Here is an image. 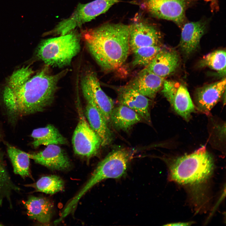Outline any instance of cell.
I'll use <instances>...</instances> for the list:
<instances>
[{"mask_svg":"<svg viewBox=\"0 0 226 226\" xmlns=\"http://www.w3.org/2000/svg\"><path fill=\"white\" fill-rule=\"evenodd\" d=\"M28 155L35 162L52 170H65L71 166L67 154L57 145H48L42 151Z\"/></svg>","mask_w":226,"mask_h":226,"instance_id":"8fae6325","label":"cell"},{"mask_svg":"<svg viewBox=\"0 0 226 226\" xmlns=\"http://www.w3.org/2000/svg\"><path fill=\"white\" fill-rule=\"evenodd\" d=\"M49 66L46 65L33 76L32 68L23 67L9 78L3 96L10 115L17 116L42 111L52 103L58 83L68 70L52 74Z\"/></svg>","mask_w":226,"mask_h":226,"instance_id":"6da1fadb","label":"cell"},{"mask_svg":"<svg viewBox=\"0 0 226 226\" xmlns=\"http://www.w3.org/2000/svg\"><path fill=\"white\" fill-rule=\"evenodd\" d=\"M1 138H2V134H1V132L0 131V140L1 139Z\"/></svg>","mask_w":226,"mask_h":226,"instance_id":"83f0119b","label":"cell"},{"mask_svg":"<svg viewBox=\"0 0 226 226\" xmlns=\"http://www.w3.org/2000/svg\"><path fill=\"white\" fill-rule=\"evenodd\" d=\"M143 120L135 111L121 104L113 108L110 116V121L118 129L126 131L134 124Z\"/></svg>","mask_w":226,"mask_h":226,"instance_id":"44dd1931","label":"cell"},{"mask_svg":"<svg viewBox=\"0 0 226 226\" xmlns=\"http://www.w3.org/2000/svg\"><path fill=\"white\" fill-rule=\"evenodd\" d=\"M7 148L14 173L23 177H31L28 153L9 144H7Z\"/></svg>","mask_w":226,"mask_h":226,"instance_id":"7402d4cb","label":"cell"},{"mask_svg":"<svg viewBox=\"0 0 226 226\" xmlns=\"http://www.w3.org/2000/svg\"><path fill=\"white\" fill-rule=\"evenodd\" d=\"M162 93L174 110L186 121L194 112L195 106L186 87L178 82L170 81L164 85Z\"/></svg>","mask_w":226,"mask_h":226,"instance_id":"30bf717a","label":"cell"},{"mask_svg":"<svg viewBox=\"0 0 226 226\" xmlns=\"http://www.w3.org/2000/svg\"><path fill=\"white\" fill-rule=\"evenodd\" d=\"M225 78L198 88L195 95L196 109L207 115L219 101L225 92Z\"/></svg>","mask_w":226,"mask_h":226,"instance_id":"7c38bea8","label":"cell"},{"mask_svg":"<svg viewBox=\"0 0 226 226\" xmlns=\"http://www.w3.org/2000/svg\"><path fill=\"white\" fill-rule=\"evenodd\" d=\"M205 29V24L201 21L189 22L184 25L181 31L180 46L185 54L189 55L196 50Z\"/></svg>","mask_w":226,"mask_h":226,"instance_id":"ac0fdd59","label":"cell"},{"mask_svg":"<svg viewBox=\"0 0 226 226\" xmlns=\"http://www.w3.org/2000/svg\"><path fill=\"white\" fill-rule=\"evenodd\" d=\"M207 0V1H213V0Z\"/></svg>","mask_w":226,"mask_h":226,"instance_id":"f1b7e54d","label":"cell"},{"mask_svg":"<svg viewBox=\"0 0 226 226\" xmlns=\"http://www.w3.org/2000/svg\"><path fill=\"white\" fill-rule=\"evenodd\" d=\"M191 223H171L169 224L166 225L168 226H188L191 224Z\"/></svg>","mask_w":226,"mask_h":226,"instance_id":"4316f807","label":"cell"},{"mask_svg":"<svg viewBox=\"0 0 226 226\" xmlns=\"http://www.w3.org/2000/svg\"><path fill=\"white\" fill-rule=\"evenodd\" d=\"M80 81L84 98L92 99L107 122H110V116L114 108V103L101 88L95 73L90 68H86L82 73Z\"/></svg>","mask_w":226,"mask_h":226,"instance_id":"ba28073f","label":"cell"},{"mask_svg":"<svg viewBox=\"0 0 226 226\" xmlns=\"http://www.w3.org/2000/svg\"><path fill=\"white\" fill-rule=\"evenodd\" d=\"M213 167L212 157L202 146L191 153L174 159L169 167L170 178L181 184L200 183L209 177Z\"/></svg>","mask_w":226,"mask_h":226,"instance_id":"3957f363","label":"cell"},{"mask_svg":"<svg viewBox=\"0 0 226 226\" xmlns=\"http://www.w3.org/2000/svg\"><path fill=\"white\" fill-rule=\"evenodd\" d=\"M130 159L128 152L124 149L113 151L99 163L89 179L78 193L68 202L67 208L75 209L81 198L92 187L103 180L118 178L124 174Z\"/></svg>","mask_w":226,"mask_h":226,"instance_id":"5b68a950","label":"cell"},{"mask_svg":"<svg viewBox=\"0 0 226 226\" xmlns=\"http://www.w3.org/2000/svg\"><path fill=\"white\" fill-rule=\"evenodd\" d=\"M130 25L107 23L83 31L89 51L101 68L115 70L126 61L130 49Z\"/></svg>","mask_w":226,"mask_h":226,"instance_id":"7a4b0ae2","label":"cell"},{"mask_svg":"<svg viewBox=\"0 0 226 226\" xmlns=\"http://www.w3.org/2000/svg\"><path fill=\"white\" fill-rule=\"evenodd\" d=\"M226 56L225 50L215 51L204 56L202 60L200 65L208 67L217 71L220 75L225 76Z\"/></svg>","mask_w":226,"mask_h":226,"instance_id":"cb8c5ba5","label":"cell"},{"mask_svg":"<svg viewBox=\"0 0 226 226\" xmlns=\"http://www.w3.org/2000/svg\"><path fill=\"white\" fill-rule=\"evenodd\" d=\"M187 3V0H144L142 6L152 15L180 25L185 18Z\"/></svg>","mask_w":226,"mask_h":226,"instance_id":"9c48e42d","label":"cell"},{"mask_svg":"<svg viewBox=\"0 0 226 226\" xmlns=\"http://www.w3.org/2000/svg\"><path fill=\"white\" fill-rule=\"evenodd\" d=\"M164 78L159 76L146 67L141 70L128 85L142 95L154 98L163 86Z\"/></svg>","mask_w":226,"mask_h":226,"instance_id":"9a60e30c","label":"cell"},{"mask_svg":"<svg viewBox=\"0 0 226 226\" xmlns=\"http://www.w3.org/2000/svg\"><path fill=\"white\" fill-rule=\"evenodd\" d=\"M23 203L30 218L43 224L48 225L50 223L53 206L48 199L43 197L31 196Z\"/></svg>","mask_w":226,"mask_h":226,"instance_id":"d6986e66","label":"cell"},{"mask_svg":"<svg viewBox=\"0 0 226 226\" xmlns=\"http://www.w3.org/2000/svg\"><path fill=\"white\" fill-rule=\"evenodd\" d=\"M31 137L33 139L32 144L35 148L41 145L65 144L67 139L53 125L49 124L43 127L34 129Z\"/></svg>","mask_w":226,"mask_h":226,"instance_id":"ffe728a7","label":"cell"},{"mask_svg":"<svg viewBox=\"0 0 226 226\" xmlns=\"http://www.w3.org/2000/svg\"><path fill=\"white\" fill-rule=\"evenodd\" d=\"M77 109L79 118L72 138L73 149L75 154L89 159L97 153L101 141L90 126L79 105Z\"/></svg>","mask_w":226,"mask_h":226,"instance_id":"52a82bcc","label":"cell"},{"mask_svg":"<svg viewBox=\"0 0 226 226\" xmlns=\"http://www.w3.org/2000/svg\"><path fill=\"white\" fill-rule=\"evenodd\" d=\"M179 63V56L175 51L162 49L146 67L154 74L164 78L174 72Z\"/></svg>","mask_w":226,"mask_h":226,"instance_id":"e0dca14e","label":"cell"},{"mask_svg":"<svg viewBox=\"0 0 226 226\" xmlns=\"http://www.w3.org/2000/svg\"><path fill=\"white\" fill-rule=\"evenodd\" d=\"M159 45L140 47L133 51V66L147 67L162 49Z\"/></svg>","mask_w":226,"mask_h":226,"instance_id":"d4e9b609","label":"cell"},{"mask_svg":"<svg viewBox=\"0 0 226 226\" xmlns=\"http://www.w3.org/2000/svg\"><path fill=\"white\" fill-rule=\"evenodd\" d=\"M161 37L153 26L139 23L130 25L129 43L132 51L142 47L158 45Z\"/></svg>","mask_w":226,"mask_h":226,"instance_id":"5bb4252c","label":"cell"},{"mask_svg":"<svg viewBox=\"0 0 226 226\" xmlns=\"http://www.w3.org/2000/svg\"><path fill=\"white\" fill-rule=\"evenodd\" d=\"M19 190L11 181L5 168L3 155L0 153V194L8 197L11 191Z\"/></svg>","mask_w":226,"mask_h":226,"instance_id":"484cf974","label":"cell"},{"mask_svg":"<svg viewBox=\"0 0 226 226\" xmlns=\"http://www.w3.org/2000/svg\"><path fill=\"white\" fill-rule=\"evenodd\" d=\"M78 35L71 32L43 40L36 50L37 57L47 65L62 67L69 65L80 49Z\"/></svg>","mask_w":226,"mask_h":226,"instance_id":"277c9868","label":"cell"},{"mask_svg":"<svg viewBox=\"0 0 226 226\" xmlns=\"http://www.w3.org/2000/svg\"><path fill=\"white\" fill-rule=\"evenodd\" d=\"M119 1L120 0H94L86 4L79 3L69 17L61 21L46 34L65 35L106 12Z\"/></svg>","mask_w":226,"mask_h":226,"instance_id":"8992f818","label":"cell"},{"mask_svg":"<svg viewBox=\"0 0 226 226\" xmlns=\"http://www.w3.org/2000/svg\"><path fill=\"white\" fill-rule=\"evenodd\" d=\"M118 99L120 104L130 108L148 123H151L149 100L128 85L119 90Z\"/></svg>","mask_w":226,"mask_h":226,"instance_id":"4fadbf2b","label":"cell"},{"mask_svg":"<svg viewBox=\"0 0 226 226\" xmlns=\"http://www.w3.org/2000/svg\"><path fill=\"white\" fill-rule=\"evenodd\" d=\"M85 100L87 104L84 113L88 122L99 137L101 146L107 145L112 138V133L108 126V123L93 100L90 99Z\"/></svg>","mask_w":226,"mask_h":226,"instance_id":"2e32d148","label":"cell"},{"mask_svg":"<svg viewBox=\"0 0 226 226\" xmlns=\"http://www.w3.org/2000/svg\"><path fill=\"white\" fill-rule=\"evenodd\" d=\"M64 186L63 180L59 176L52 175L42 177L35 183L26 185L38 192L53 194L62 191Z\"/></svg>","mask_w":226,"mask_h":226,"instance_id":"603a6c76","label":"cell"}]
</instances>
